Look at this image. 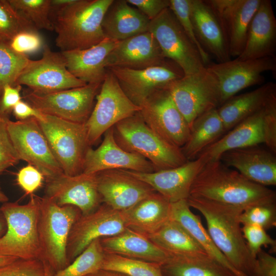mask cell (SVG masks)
I'll list each match as a JSON object with an SVG mask.
<instances>
[{
  "mask_svg": "<svg viewBox=\"0 0 276 276\" xmlns=\"http://www.w3.org/2000/svg\"><path fill=\"white\" fill-rule=\"evenodd\" d=\"M275 96L276 85L270 82L227 100L217 108L225 131L262 108Z\"/></svg>",
  "mask_w": 276,
  "mask_h": 276,
  "instance_id": "32",
  "label": "cell"
},
{
  "mask_svg": "<svg viewBox=\"0 0 276 276\" xmlns=\"http://www.w3.org/2000/svg\"><path fill=\"white\" fill-rule=\"evenodd\" d=\"M241 224H253L265 230L276 225L275 203L260 204L243 210L239 216Z\"/></svg>",
  "mask_w": 276,
  "mask_h": 276,
  "instance_id": "43",
  "label": "cell"
},
{
  "mask_svg": "<svg viewBox=\"0 0 276 276\" xmlns=\"http://www.w3.org/2000/svg\"><path fill=\"white\" fill-rule=\"evenodd\" d=\"M97 176L102 202L119 212L130 208L156 192L125 170H106L97 173Z\"/></svg>",
  "mask_w": 276,
  "mask_h": 276,
  "instance_id": "22",
  "label": "cell"
},
{
  "mask_svg": "<svg viewBox=\"0 0 276 276\" xmlns=\"http://www.w3.org/2000/svg\"><path fill=\"white\" fill-rule=\"evenodd\" d=\"M37 120L63 173L68 175L82 173L85 154L90 147L84 124L45 114L42 120Z\"/></svg>",
  "mask_w": 276,
  "mask_h": 276,
  "instance_id": "7",
  "label": "cell"
},
{
  "mask_svg": "<svg viewBox=\"0 0 276 276\" xmlns=\"http://www.w3.org/2000/svg\"><path fill=\"white\" fill-rule=\"evenodd\" d=\"M190 15L196 37L205 51L219 62L229 60L225 33L219 19L205 1L191 0Z\"/></svg>",
  "mask_w": 276,
  "mask_h": 276,
  "instance_id": "25",
  "label": "cell"
},
{
  "mask_svg": "<svg viewBox=\"0 0 276 276\" xmlns=\"http://www.w3.org/2000/svg\"><path fill=\"white\" fill-rule=\"evenodd\" d=\"M29 60L27 56L14 52L8 44L0 41V98L6 85L15 86Z\"/></svg>",
  "mask_w": 276,
  "mask_h": 276,
  "instance_id": "40",
  "label": "cell"
},
{
  "mask_svg": "<svg viewBox=\"0 0 276 276\" xmlns=\"http://www.w3.org/2000/svg\"><path fill=\"white\" fill-rule=\"evenodd\" d=\"M225 132L217 108L210 110L194 121L189 137L181 150L187 160L195 159Z\"/></svg>",
  "mask_w": 276,
  "mask_h": 276,
  "instance_id": "35",
  "label": "cell"
},
{
  "mask_svg": "<svg viewBox=\"0 0 276 276\" xmlns=\"http://www.w3.org/2000/svg\"><path fill=\"white\" fill-rule=\"evenodd\" d=\"M265 106L240 122L199 155H205L209 161L215 160L219 159L220 156L227 151L264 144L263 118Z\"/></svg>",
  "mask_w": 276,
  "mask_h": 276,
  "instance_id": "28",
  "label": "cell"
},
{
  "mask_svg": "<svg viewBox=\"0 0 276 276\" xmlns=\"http://www.w3.org/2000/svg\"><path fill=\"white\" fill-rule=\"evenodd\" d=\"M0 209L7 224L6 233L0 238V255L40 260L38 197L32 195L28 203L24 204L4 202Z\"/></svg>",
  "mask_w": 276,
  "mask_h": 276,
  "instance_id": "6",
  "label": "cell"
},
{
  "mask_svg": "<svg viewBox=\"0 0 276 276\" xmlns=\"http://www.w3.org/2000/svg\"><path fill=\"white\" fill-rule=\"evenodd\" d=\"M276 19L271 2L261 0L250 22L240 60L275 57Z\"/></svg>",
  "mask_w": 276,
  "mask_h": 276,
  "instance_id": "26",
  "label": "cell"
},
{
  "mask_svg": "<svg viewBox=\"0 0 276 276\" xmlns=\"http://www.w3.org/2000/svg\"><path fill=\"white\" fill-rule=\"evenodd\" d=\"M110 170H123L149 173L155 171L151 163L143 156L128 152L117 143L112 127L104 134L101 145L89 147L86 153L82 173L97 174Z\"/></svg>",
  "mask_w": 276,
  "mask_h": 276,
  "instance_id": "21",
  "label": "cell"
},
{
  "mask_svg": "<svg viewBox=\"0 0 276 276\" xmlns=\"http://www.w3.org/2000/svg\"><path fill=\"white\" fill-rule=\"evenodd\" d=\"M166 88L190 128L198 117L221 105L218 82L206 66L173 81Z\"/></svg>",
  "mask_w": 276,
  "mask_h": 276,
  "instance_id": "8",
  "label": "cell"
},
{
  "mask_svg": "<svg viewBox=\"0 0 276 276\" xmlns=\"http://www.w3.org/2000/svg\"><path fill=\"white\" fill-rule=\"evenodd\" d=\"M104 250L100 239L93 241L69 265L50 276H87L102 269Z\"/></svg>",
  "mask_w": 276,
  "mask_h": 276,
  "instance_id": "37",
  "label": "cell"
},
{
  "mask_svg": "<svg viewBox=\"0 0 276 276\" xmlns=\"http://www.w3.org/2000/svg\"><path fill=\"white\" fill-rule=\"evenodd\" d=\"M45 180L44 197L59 206L73 205L82 215H86L101 205L97 174L68 175L62 173Z\"/></svg>",
  "mask_w": 276,
  "mask_h": 276,
  "instance_id": "18",
  "label": "cell"
},
{
  "mask_svg": "<svg viewBox=\"0 0 276 276\" xmlns=\"http://www.w3.org/2000/svg\"><path fill=\"white\" fill-rule=\"evenodd\" d=\"M9 200V198L7 197V196L2 191L1 187H0V202L1 203H4L8 202Z\"/></svg>",
  "mask_w": 276,
  "mask_h": 276,
  "instance_id": "56",
  "label": "cell"
},
{
  "mask_svg": "<svg viewBox=\"0 0 276 276\" xmlns=\"http://www.w3.org/2000/svg\"><path fill=\"white\" fill-rule=\"evenodd\" d=\"M13 113L18 120H26L34 118L38 120H42L44 114L42 113L26 102L19 101L13 108Z\"/></svg>",
  "mask_w": 276,
  "mask_h": 276,
  "instance_id": "53",
  "label": "cell"
},
{
  "mask_svg": "<svg viewBox=\"0 0 276 276\" xmlns=\"http://www.w3.org/2000/svg\"><path fill=\"white\" fill-rule=\"evenodd\" d=\"M14 52L27 56L43 48V40L37 30H29L17 34L8 44Z\"/></svg>",
  "mask_w": 276,
  "mask_h": 276,
  "instance_id": "47",
  "label": "cell"
},
{
  "mask_svg": "<svg viewBox=\"0 0 276 276\" xmlns=\"http://www.w3.org/2000/svg\"><path fill=\"white\" fill-rule=\"evenodd\" d=\"M140 107L142 118L158 135L178 148L185 144L190 127L166 88L154 92Z\"/></svg>",
  "mask_w": 276,
  "mask_h": 276,
  "instance_id": "14",
  "label": "cell"
},
{
  "mask_svg": "<svg viewBox=\"0 0 276 276\" xmlns=\"http://www.w3.org/2000/svg\"><path fill=\"white\" fill-rule=\"evenodd\" d=\"M104 252L101 270L128 276H164L159 264Z\"/></svg>",
  "mask_w": 276,
  "mask_h": 276,
  "instance_id": "38",
  "label": "cell"
},
{
  "mask_svg": "<svg viewBox=\"0 0 276 276\" xmlns=\"http://www.w3.org/2000/svg\"><path fill=\"white\" fill-rule=\"evenodd\" d=\"M21 86L6 85L0 98V113L8 115L13 107L21 100Z\"/></svg>",
  "mask_w": 276,
  "mask_h": 276,
  "instance_id": "51",
  "label": "cell"
},
{
  "mask_svg": "<svg viewBox=\"0 0 276 276\" xmlns=\"http://www.w3.org/2000/svg\"><path fill=\"white\" fill-rule=\"evenodd\" d=\"M87 276H106V275L102 274L100 272V271L99 270L93 274L88 275Z\"/></svg>",
  "mask_w": 276,
  "mask_h": 276,
  "instance_id": "58",
  "label": "cell"
},
{
  "mask_svg": "<svg viewBox=\"0 0 276 276\" xmlns=\"http://www.w3.org/2000/svg\"><path fill=\"white\" fill-rule=\"evenodd\" d=\"M96 99V103L84 124L90 147L109 129L141 110L127 97L108 70Z\"/></svg>",
  "mask_w": 276,
  "mask_h": 276,
  "instance_id": "9",
  "label": "cell"
},
{
  "mask_svg": "<svg viewBox=\"0 0 276 276\" xmlns=\"http://www.w3.org/2000/svg\"><path fill=\"white\" fill-rule=\"evenodd\" d=\"M115 76L127 97L140 106L157 90L166 88L172 82L185 75L176 63H164L144 69L120 67L107 68Z\"/></svg>",
  "mask_w": 276,
  "mask_h": 276,
  "instance_id": "17",
  "label": "cell"
},
{
  "mask_svg": "<svg viewBox=\"0 0 276 276\" xmlns=\"http://www.w3.org/2000/svg\"><path fill=\"white\" fill-rule=\"evenodd\" d=\"M137 9L150 21L157 17L164 10L169 8V0H126Z\"/></svg>",
  "mask_w": 276,
  "mask_h": 276,
  "instance_id": "50",
  "label": "cell"
},
{
  "mask_svg": "<svg viewBox=\"0 0 276 276\" xmlns=\"http://www.w3.org/2000/svg\"><path fill=\"white\" fill-rule=\"evenodd\" d=\"M44 179L43 174L29 164L20 169L16 175L18 185L27 195H32L41 187Z\"/></svg>",
  "mask_w": 276,
  "mask_h": 276,
  "instance_id": "49",
  "label": "cell"
},
{
  "mask_svg": "<svg viewBox=\"0 0 276 276\" xmlns=\"http://www.w3.org/2000/svg\"><path fill=\"white\" fill-rule=\"evenodd\" d=\"M38 199L40 260L51 270L57 271L70 264L66 255L68 238L81 212L73 205L59 206L44 196Z\"/></svg>",
  "mask_w": 276,
  "mask_h": 276,
  "instance_id": "5",
  "label": "cell"
},
{
  "mask_svg": "<svg viewBox=\"0 0 276 276\" xmlns=\"http://www.w3.org/2000/svg\"><path fill=\"white\" fill-rule=\"evenodd\" d=\"M170 219L185 228L208 256L228 268L237 276H242L216 246L203 227L200 217L191 211L187 199L171 203Z\"/></svg>",
  "mask_w": 276,
  "mask_h": 276,
  "instance_id": "34",
  "label": "cell"
},
{
  "mask_svg": "<svg viewBox=\"0 0 276 276\" xmlns=\"http://www.w3.org/2000/svg\"><path fill=\"white\" fill-rule=\"evenodd\" d=\"M17 259L18 258L0 255V266L12 262Z\"/></svg>",
  "mask_w": 276,
  "mask_h": 276,
  "instance_id": "55",
  "label": "cell"
},
{
  "mask_svg": "<svg viewBox=\"0 0 276 276\" xmlns=\"http://www.w3.org/2000/svg\"><path fill=\"white\" fill-rule=\"evenodd\" d=\"M8 115L0 113V176L20 160L11 141L7 127Z\"/></svg>",
  "mask_w": 276,
  "mask_h": 276,
  "instance_id": "45",
  "label": "cell"
},
{
  "mask_svg": "<svg viewBox=\"0 0 276 276\" xmlns=\"http://www.w3.org/2000/svg\"><path fill=\"white\" fill-rule=\"evenodd\" d=\"M126 228L120 212L104 203L82 215L74 223L68 238L66 255L70 264L94 240L117 235Z\"/></svg>",
  "mask_w": 276,
  "mask_h": 276,
  "instance_id": "16",
  "label": "cell"
},
{
  "mask_svg": "<svg viewBox=\"0 0 276 276\" xmlns=\"http://www.w3.org/2000/svg\"><path fill=\"white\" fill-rule=\"evenodd\" d=\"M149 31L156 39L164 57L179 66L185 75L205 67L198 50L169 8L150 21Z\"/></svg>",
  "mask_w": 276,
  "mask_h": 276,
  "instance_id": "11",
  "label": "cell"
},
{
  "mask_svg": "<svg viewBox=\"0 0 276 276\" xmlns=\"http://www.w3.org/2000/svg\"><path fill=\"white\" fill-rule=\"evenodd\" d=\"M7 221L3 211L0 209V238L5 234L7 230Z\"/></svg>",
  "mask_w": 276,
  "mask_h": 276,
  "instance_id": "54",
  "label": "cell"
},
{
  "mask_svg": "<svg viewBox=\"0 0 276 276\" xmlns=\"http://www.w3.org/2000/svg\"><path fill=\"white\" fill-rule=\"evenodd\" d=\"M153 35L149 31L118 41L108 55L106 67L144 69L166 61Z\"/></svg>",
  "mask_w": 276,
  "mask_h": 276,
  "instance_id": "23",
  "label": "cell"
},
{
  "mask_svg": "<svg viewBox=\"0 0 276 276\" xmlns=\"http://www.w3.org/2000/svg\"><path fill=\"white\" fill-rule=\"evenodd\" d=\"M171 10L187 35L198 50L205 66L209 65L210 56L199 42L194 32L190 15L191 0H169Z\"/></svg>",
  "mask_w": 276,
  "mask_h": 276,
  "instance_id": "42",
  "label": "cell"
},
{
  "mask_svg": "<svg viewBox=\"0 0 276 276\" xmlns=\"http://www.w3.org/2000/svg\"><path fill=\"white\" fill-rule=\"evenodd\" d=\"M208 162L206 156L200 154L195 159L171 169L149 173L125 171L173 203L187 199L195 177Z\"/></svg>",
  "mask_w": 276,
  "mask_h": 276,
  "instance_id": "19",
  "label": "cell"
},
{
  "mask_svg": "<svg viewBox=\"0 0 276 276\" xmlns=\"http://www.w3.org/2000/svg\"><path fill=\"white\" fill-rule=\"evenodd\" d=\"M219 19L225 33L230 56L242 53L251 20L261 0L205 1Z\"/></svg>",
  "mask_w": 276,
  "mask_h": 276,
  "instance_id": "20",
  "label": "cell"
},
{
  "mask_svg": "<svg viewBox=\"0 0 276 276\" xmlns=\"http://www.w3.org/2000/svg\"><path fill=\"white\" fill-rule=\"evenodd\" d=\"M160 266L164 276H237L208 255L171 256Z\"/></svg>",
  "mask_w": 276,
  "mask_h": 276,
  "instance_id": "36",
  "label": "cell"
},
{
  "mask_svg": "<svg viewBox=\"0 0 276 276\" xmlns=\"http://www.w3.org/2000/svg\"><path fill=\"white\" fill-rule=\"evenodd\" d=\"M189 197L243 211L252 205L276 201L275 191L247 179L219 159L209 161L204 165L193 182Z\"/></svg>",
  "mask_w": 276,
  "mask_h": 276,
  "instance_id": "1",
  "label": "cell"
},
{
  "mask_svg": "<svg viewBox=\"0 0 276 276\" xmlns=\"http://www.w3.org/2000/svg\"><path fill=\"white\" fill-rule=\"evenodd\" d=\"M7 127L20 160L36 168L45 180L63 173L36 119L13 121L9 118Z\"/></svg>",
  "mask_w": 276,
  "mask_h": 276,
  "instance_id": "12",
  "label": "cell"
},
{
  "mask_svg": "<svg viewBox=\"0 0 276 276\" xmlns=\"http://www.w3.org/2000/svg\"><path fill=\"white\" fill-rule=\"evenodd\" d=\"M14 9L38 31H54L51 0H8Z\"/></svg>",
  "mask_w": 276,
  "mask_h": 276,
  "instance_id": "39",
  "label": "cell"
},
{
  "mask_svg": "<svg viewBox=\"0 0 276 276\" xmlns=\"http://www.w3.org/2000/svg\"><path fill=\"white\" fill-rule=\"evenodd\" d=\"M45 266L38 259H17L0 266V276H44Z\"/></svg>",
  "mask_w": 276,
  "mask_h": 276,
  "instance_id": "44",
  "label": "cell"
},
{
  "mask_svg": "<svg viewBox=\"0 0 276 276\" xmlns=\"http://www.w3.org/2000/svg\"><path fill=\"white\" fill-rule=\"evenodd\" d=\"M170 204L162 195L155 192L120 212L126 227L147 236L170 219Z\"/></svg>",
  "mask_w": 276,
  "mask_h": 276,
  "instance_id": "30",
  "label": "cell"
},
{
  "mask_svg": "<svg viewBox=\"0 0 276 276\" xmlns=\"http://www.w3.org/2000/svg\"><path fill=\"white\" fill-rule=\"evenodd\" d=\"M187 200L203 215L210 236L235 269L242 276H257V259L248 248L239 221L243 210L191 197Z\"/></svg>",
  "mask_w": 276,
  "mask_h": 276,
  "instance_id": "2",
  "label": "cell"
},
{
  "mask_svg": "<svg viewBox=\"0 0 276 276\" xmlns=\"http://www.w3.org/2000/svg\"><path fill=\"white\" fill-rule=\"evenodd\" d=\"M264 144L276 153V96L265 106L263 118Z\"/></svg>",
  "mask_w": 276,
  "mask_h": 276,
  "instance_id": "48",
  "label": "cell"
},
{
  "mask_svg": "<svg viewBox=\"0 0 276 276\" xmlns=\"http://www.w3.org/2000/svg\"><path fill=\"white\" fill-rule=\"evenodd\" d=\"M145 236L170 256L208 255L190 234L171 219L155 232Z\"/></svg>",
  "mask_w": 276,
  "mask_h": 276,
  "instance_id": "33",
  "label": "cell"
},
{
  "mask_svg": "<svg viewBox=\"0 0 276 276\" xmlns=\"http://www.w3.org/2000/svg\"><path fill=\"white\" fill-rule=\"evenodd\" d=\"M86 84L68 71L61 52H54L45 44L42 57L37 60H29L15 86L25 85L34 93L47 94Z\"/></svg>",
  "mask_w": 276,
  "mask_h": 276,
  "instance_id": "13",
  "label": "cell"
},
{
  "mask_svg": "<svg viewBox=\"0 0 276 276\" xmlns=\"http://www.w3.org/2000/svg\"><path fill=\"white\" fill-rule=\"evenodd\" d=\"M100 241L106 252L160 265L171 257L145 235L128 227L117 235L101 238Z\"/></svg>",
  "mask_w": 276,
  "mask_h": 276,
  "instance_id": "31",
  "label": "cell"
},
{
  "mask_svg": "<svg viewBox=\"0 0 276 276\" xmlns=\"http://www.w3.org/2000/svg\"><path fill=\"white\" fill-rule=\"evenodd\" d=\"M242 231L248 248L255 257L256 258L262 246H269L272 252H275V240L262 227L253 224L244 225Z\"/></svg>",
  "mask_w": 276,
  "mask_h": 276,
  "instance_id": "46",
  "label": "cell"
},
{
  "mask_svg": "<svg viewBox=\"0 0 276 276\" xmlns=\"http://www.w3.org/2000/svg\"><path fill=\"white\" fill-rule=\"evenodd\" d=\"M206 67L218 82L222 105L240 91L262 83L265 80L262 75L264 72L276 71V58L275 57L247 60L236 58L209 64Z\"/></svg>",
  "mask_w": 276,
  "mask_h": 276,
  "instance_id": "15",
  "label": "cell"
},
{
  "mask_svg": "<svg viewBox=\"0 0 276 276\" xmlns=\"http://www.w3.org/2000/svg\"><path fill=\"white\" fill-rule=\"evenodd\" d=\"M257 276H276V258L262 249L256 256Z\"/></svg>",
  "mask_w": 276,
  "mask_h": 276,
  "instance_id": "52",
  "label": "cell"
},
{
  "mask_svg": "<svg viewBox=\"0 0 276 276\" xmlns=\"http://www.w3.org/2000/svg\"><path fill=\"white\" fill-rule=\"evenodd\" d=\"M29 30H37L14 9L8 0H0V41L8 44L17 34Z\"/></svg>",
  "mask_w": 276,
  "mask_h": 276,
  "instance_id": "41",
  "label": "cell"
},
{
  "mask_svg": "<svg viewBox=\"0 0 276 276\" xmlns=\"http://www.w3.org/2000/svg\"><path fill=\"white\" fill-rule=\"evenodd\" d=\"M45 273L44 276H50L51 274L52 273V270L50 269L49 267H48L46 265H45Z\"/></svg>",
  "mask_w": 276,
  "mask_h": 276,
  "instance_id": "57",
  "label": "cell"
},
{
  "mask_svg": "<svg viewBox=\"0 0 276 276\" xmlns=\"http://www.w3.org/2000/svg\"><path fill=\"white\" fill-rule=\"evenodd\" d=\"M275 154L258 145L230 150L219 160L228 167L234 168L247 179L264 186L276 185Z\"/></svg>",
  "mask_w": 276,
  "mask_h": 276,
  "instance_id": "24",
  "label": "cell"
},
{
  "mask_svg": "<svg viewBox=\"0 0 276 276\" xmlns=\"http://www.w3.org/2000/svg\"><path fill=\"white\" fill-rule=\"evenodd\" d=\"M102 83H88L74 88L47 94L24 92L26 102L42 113L79 124H85L94 106Z\"/></svg>",
  "mask_w": 276,
  "mask_h": 276,
  "instance_id": "10",
  "label": "cell"
},
{
  "mask_svg": "<svg viewBox=\"0 0 276 276\" xmlns=\"http://www.w3.org/2000/svg\"><path fill=\"white\" fill-rule=\"evenodd\" d=\"M112 129L118 145L144 157L151 163L155 171L175 168L187 161L181 149L167 142L150 128L139 112L119 122Z\"/></svg>",
  "mask_w": 276,
  "mask_h": 276,
  "instance_id": "4",
  "label": "cell"
},
{
  "mask_svg": "<svg viewBox=\"0 0 276 276\" xmlns=\"http://www.w3.org/2000/svg\"><path fill=\"white\" fill-rule=\"evenodd\" d=\"M113 0H73L60 8L51 10L57 34L56 45L61 52L90 48L105 37L102 22Z\"/></svg>",
  "mask_w": 276,
  "mask_h": 276,
  "instance_id": "3",
  "label": "cell"
},
{
  "mask_svg": "<svg viewBox=\"0 0 276 276\" xmlns=\"http://www.w3.org/2000/svg\"><path fill=\"white\" fill-rule=\"evenodd\" d=\"M118 41L105 38L90 48L61 52L68 71L76 78L88 83H102L107 69L106 59Z\"/></svg>",
  "mask_w": 276,
  "mask_h": 276,
  "instance_id": "27",
  "label": "cell"
},
{
  "mask_svg": "<svg viewBox=\"0 0 276 276\" xmlns=\"http://www.w3.org/2000/svg\"><path fill=\"white\" fill-rule=\"evenodd\" d=\"M150 20L126 0H113L102 22L105 37L121 41L149 31Z\"/></svg>",
  "mask_w": 276,
  "mask_h": 276,
  "instance_id": "29",
  "label": "cell"
}]
</instances>
